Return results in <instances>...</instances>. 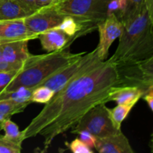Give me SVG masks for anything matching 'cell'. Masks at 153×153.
Masks as SVG:
<instances>
[{"mask_svg": "<svg viewBox=\"0 0 153 153\" xmlns=\"http://www.w3.org/2000/svg\"><path fill=\"white\" fill-rule=\"evenodd\" d=\"M100 153H134L125 134L120 131L102 137H97L95 148Z\"/></svg>", "mask_w": 153, "mask_h": 153, "instance_id": "cell-11", "label": "cell"}, {"mask_svg": "<svg viewBox=\"0 0 153 153\" xmlns=\"http://www.w3.org/2000/svg\"><path fill=\"white\" fill-rule=\"evenodd\" d=\"M153 18L146 7L123 25L116 52L109 58L115 66L137 62L153 56Z\"/></svg>", "mask_w": 153, "mask_h": 153, "instance_id": "cell-2", "label": "cell"}, {"mask_svg": "<svg viewBox=\"0 0 153 153\" xmlns=\"http://www.w3.org/2000/svg\"><path fill=\"white\" fill-rule=\"evenodd\" d=\"M34 88H25V87H19L13 91H3L0 94V100H11L19 102H31V94Z\"/></svg>", "mask_w": 153, "mask_h": 153, "instance_id": "cell-20", "label": "cell"}, {"mask_svg": "<svg viewBox=\"0 0 153 153\" xmlns=\"http://www.w3.org/2000/svg\"><path fill=\"white\" fill-rule=\"evenodd\" d=\"M28 40H17L0 43V51L4 59L16 70H20L31 53L28 49Z\"/></svg>", "mask_w": 153, "mask_h": 153, "instance_id": "cell-10", "label": "cell"}, {"mask_svg": "<svg viewBox=\"0 0 153 153\" xmlns=\"http://www.w3.org/2000/svg\"><path fill=\"white\" fill-rule=\"evenodd\" d=\"M117 72L110 59L69 82L45 104L41 111L22 131L23 139L40 135L43 150H47L57 136L73 128L91 108L108 102L111 88L116 86Z\"/></svg>", "mask_w": 153, "mask_h": 153, "instance_id": "cell-1", "label": "cell"}, {"mask_svg": "<svg viewBox=\"0 0 153 153\" xmlns=\"http://www.w3.org/2000/svg\"><path fill=\"white\" fill-rule=\"evenodd\" d=\"M101 61L97 54V49H95L92 52L85 53L67 67L43 81L38 86H46L56 93L74 78L94 68Z\"/></svg>", "mask_w": 153, "mask_h": 153, "instance_id": "cell-6", "label": "cell"}, {"mask_svg": "<svg viewBox=\"0 0 153 153\" xmlns=\"http://www.w3.org/2000/svg\"><path fill=\"white\" fill-rule=\"evenodd\" d=\"M37 36L28 30L24 19L0 21V43L17 40H34Z\"/></svg>", "mask_w": 153, "mask_h": 153, "instance_id": "cell-12", "label": "cell"}, {"mask_svg": "<svg viewBox=\"0 0 153 153\" xmlns=\"http://www.w3.org/2000/svg\"><path fill=\"white\" fill-rule=\"evenodd\" d=\"M58 28L62 30L66 34L71 37L73 40H76L77 37L83 34H86L83 26L70 16H64V19Z\"/></svg>", "mask_w": 153, "mask_h": 153, "instance_id": "cell-18", "label": "cell"}, {"mask_svg": "<svg viewBox=\"0 0 153 153\" xmlns=\"http://www.w3.org/2000/svg\"><path fill=\"white\" fill-rule=\"evenodd\" d=\"M71 129L73 134H77L85 130L97 137H105L121 131L114 126L105 103H101L91 108Z\"/></svg>", "mask_w": 153, "mask_h": 153, "instance_id": "cell-7", "label": "cell"}, {"mask_svg": "<svg viewBox=\"0 0 153 153\" xmlns=\"http://www.w3.org/2000/svg\"><path fill=\"white\" fill-rule=\"evenodd\" d=\"M65 15L58 13L54 5L39 9L32 14L24 18L27 28L34 35H38L51 28H58Z\"/></svg>", "mask_w": 153, "mask_h": 153, "instance_id": "cell-8", "label": "cell"}, {"mask_svg": "<svg viewBox=\"0 0 153 153\" xmlns=\"http://www.w3.org/2000/svg\"><path fill=\"white\" fill-rule=\"evenodd\" d=\"M22 145L18 144L4 135L0 136V153H20Z\"/></svg>", "mask_w": 153, "mask_h": 153, "instance_id": "cell-23", "label": "cell"}, {"mask_svg": "<svg viewBox=\"0 0 153 153\" xmlns=\"http://www.w3.org/2000/svg\"><path fill=\"white\" fill-rule=\"evenodd\" d=\"M13 1L19 4L29 14H32L33 13L39 10L36 0H13Z\"/></svg>", "mask_w": 153, "mask_h": 153, "instance_id": "cell-27", "label": "cell"}, {"mask_svg": "<svg viewBox=\"0 0 153 153\" xmlns=\"http://www.w3.org/2000/svg\"><path fill=\"white\" fill-rule=\"evenodd\" d=\"M19 70L0 73V94L5 90L13 78L16 76Z\"/></svg>", "mask_w": 153, "mask_h": 153, "instance_id": "cell-24", "label": "cell"}, {"mask_svg": "<svg viewBox=\"0 0 153 153\" xmlns=\"http://www.w3.org/2000/svg\"><path fill=\"white\" fill-rule=\"evenodd\" d=\"M143 100L147 103V105L149 106V109L153 111V88L149 90L146 94H144L143 97Z\"/></svg>", "mask_w": 153, "mask_h": 153, "instance_id": "cell-31", "label": "cell"}, {"mask_svg": "<svg viewBox=\"0 0 153 153\" xmlns=\"http://www.w3.org/2000/svg\"><path fill=\"white\" fill-rule=\"evenodd\" d=\"M97 28L100 33V41L96 49L100 59L105 61L112 43L120 36L123 25L115 13H111L97 25Z\"/></svg>", "mask_w": 153, "mask_h": 153, "instance_id": "cell-9", "label": "cell"}, {"mask_svg": "<svg viewBox=\"0 0 153 153\" xmlns=\"http://www.w3.org/2000/svg\"><path fill=\"white\" fill-rule=\"evenodd\" d=\"M1 129L4 130V137L18 144L22 145L24 140L22 132L19 130V127L10 119L3 121L1 123Z\"/></svg>", "mask_w": 153, "mask_h": 153, "instance_id": "cell-21", "label": "cell"}, {"mask_svg": "<svg viewBox=\"0 0 153 153\" xmlns=\"http://www.w3.org/2000/svg\"><path fill=\"white\" fill-rule=\"evenodd\" d=\"M1 126H0V131H1Z\"/></svg>", "mask_w": 153, "mask_h": 153, "instance_id": "cell-32", "label": "cell"}, {"mask_svg": "<svg viewBox=\"0 0 153 153\" xmlns=\"http://www.w3.org/2000/svg\"><path fill=\"white\" fill-rule=\"evenodd\" d=\"M29 15L13 0H0V21L24 19Z\"/></svg>", "mask_w": 153, "mask_h": 153, "instance_id": "cell-15", "label": "cell"}, {"mask_svg": "<svg viewBox=\"0 0 153 153\" xmlns=\"http://www.w3.org/2000/svg\"><path fill=\"white\" fill-rule=\"evenodd\" d=\"M38 37L42 48L48 52L68 48L74 40L58 28L47 30L39 34Z\"/></svg>", "mask_w": 153, "mask_h": 153, "instance_id": "cell-13", "label": "cell"}, {"mask_svg": "<svg viewBox=\"0 0 153 153\" xmlns=\"http://www.w3.org/2000/svg\"><path fill=\"white\" fill-rule=\"evenodd\" d=\"M120 10V1L119 0H111L108 4L107 13L108 15L111 13L117 14Z\"/></svg>", "mask_w": 153, "mask_h": 153, "instance_id": "cell-28", "label": "cell"}, {"mask_svg": "<svg viewBox=\"0 0 153 153\" xmlns=\"http://www.w3.org/2000/svg\"><path fill=\"white\" fill-rule=\"evenodd\" d=\"M79 137V138L85 144H86L91 149H94L95 148L96 144V140H97V137L92 134L91 133L88 132V131H81L78 133Z\"/></svg>", "mask_w": 153, "mask_h": 153, "instance_id": "cell-26", "label": "cell"}, {"mask_svg": "<svg viewBox=\"0 0 153 153\" xmlns=\"http://www.w3.org/2000/svg\"><path fill=\"white\" fill-rule=\"evenodd\" d=\"M61 0H36L37 5L39 9L43 8V7H49V6L55 5Z\"/></svg>", "mask_w": 153, "mask_h": 153, "instance_id": "cell-30", "label": "cell"}, {"mask_svg": "<svg viewBox=\"0 0 153 153\" xmlns=\"http://www.w3.org/2000/svg\"><path fill=\"white\" fill-rule=\"evenodd\" d=\"M69 149L74 153H93V149L88 147L79 138L73 140L69 145Z\"/></svg>", "mask_w": 153, "mask_h": 153, "instance_id": "cell-25", "label": "cell"}, {"mask_svg": "<svg viewBox=\"0 0 153 153\" xmlns=\"http://www.w3.org/2000/svg\"><path fill=\"white\" fill-rule=\"evenodd\" d=\"M111 0H61L54 5L58 13L74 18L83 26L85 33L97 28L108 16Z\"/></svg>", "mask_w": 153, "mask_h": 153, "instance_id": "cell-4", "label": "cell"}, {"mask_svg": "<svg viewBox=\"0 0 153 153\" xmlns=\"http://www.w3.org/2000/svg\"><path fill=\"white\" fill-rule=\"evenodd\" d=\"M136 104H117V105L114 108H108L109 117L111 118L114 126L118 130H121L122 123L125 120L126 118L130 113Z\"/></svg>", "mask_w": 153, "mask_h": 153, "instance_id": "cell-17", "label": "cell"}, {"mask_svg": "<svg viewBox=\"0 0 153 153\" xmlns=\"http://www.w3.org/2000/svg\"><path fill=\"white\" fill-rule=\"evenodd\" d=\"M143 96V92L137 87L114 86L109 91L107 100L108 102L114 101L117 104H136Z\"/></svg>", "mask_w": 153, "mask_h": 153, "instance_id": "cell-14", "label": "cell"}, {"mask_svg": "<svg viewBox=\"0 0 153 153\" xmlns=\"http://www.w3.org/2000/svg\"><path fill=\"white\" fill-rule=\"evenodd\" d=\"M31 102H19L11 100H0V126L13 115L23 111Z\"/></svg>", "mask_w": 153, "mask_h": 153, "instance_id": "cell-16", "label": "cell"}, {"mask_svg": "<svg viewBox=\"0 0 153 153\" xmlns=\"http://www.w3.org/2000/svg\"><path fill=\"white\" fill-rule=\"evenodd\" d=\"M12 70H16V69H15L10 64H9L4 59L2 55H1V51H0V73H2V72H9L12 71Z\"/></svg>", "mask_w": 153, "mask_h": 153, "instance_id": "cell-29", "label": "cell"}, {"mask_svg": "<svg viewBox=\"0 0 153 153\" xmlns=\"http://www.w3.org/2000/svg\"><path fill=\"white\" fill-rule=\"evenodd\" d=\"M55 94V93L52 90L47 87L37 86L33 90L30 100L31 102L46 104L52 100Z\"/></svg>", "mask_w": 153, "mask_h": 153, "instance_id": "cell-22", "label": "cell"}, {"mask_svg": "<svg viewBox=\"0 0 153 153\" xmlns=\"http://www.w3.org/2000/svg\"><path fill=\"white\" fill-rule=\"evenodd\" d=\"M145 8V0H126V7L123 15L120 19L123 25L137 17Z\"/></svg>", "mask_w": 153, "mask_h": 153, "instance_id": "cell-19", "label": "cell"}, {"mask_svg": "<svg viewBox=\"0 0 153 153\" xmlns=\"http://www.w3.org/2000/svg\"><path fill=\"white\" fill-rule=\"evenodd\" d=\"M66 49L43 55L31 54L4 91H13L22 86L36 88L85 53H72Z\"/></svg>", "mask_w": 153, "mask_h": 153, "instance_id": "cell-3", "label": "cell"}, {"mask_svg": "<svg viewBox=\"0 0 153 153\" xmlns=\"http://www.w3.org/2000/svg\"><path fill=\"white\" fill-rule=\"evenodd\" d=\"M116 69V86L137 87L143 95L153 88V56L137 62L117 65Z\"/></svg>", "mask_w": 153, "mask_h": 153, "instance_id": "cell-5", "label": "cell"}]
</instances>
